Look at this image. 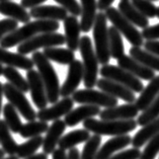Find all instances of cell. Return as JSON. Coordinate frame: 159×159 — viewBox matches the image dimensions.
I'll use <instances>...</instances> for the list:
<instances>
[{
  "label": "cell",
  "instance_id": "6da1fadb",
  "mask_svg": "<svg viewBox=\"0 0 159 159\" xmlns=\"http://www.w3.org/2000/svg\"><path fill=\"white\" fill-rule=\"evenodd\" d=\"M60 28V24L54 20H39L30 21L21 28H18L13 33L7 34L0 41V47L3 49L12 48L14 46H19L22 43L30 40L34 37L41 34L56 33Z\"/></svg>",
  "mask_w": 159,
  "mask_h": 159
},
{
  "label": "cell",
  "instance_id": "7a4b0ae2",
  "mask_svg": "<svg viewBox=\"0 0 159 159\" xmlns=\"http://www.w3.org/2000/svg\"><path fill=\"white\" fill-rule=\"evenodd\" d=\"M32 60L34 61V66H37L38 72L40 73L41 78L45 84L48 102L55 104L60 98L61 90L60 81L55 69L42 52H34L32 56Z\"/></svg>",
  "mask_w": 159,
  "mask_h": 159
},
{
  "label": "cell",
  "instance_id": "3957f363",
  "mask_svg": "<svg viewBox=\"0 0 159 159\" xmlns=\"http://www.w3.org/2000/svg\"><path fill=\"white\" fill-rule=\"evenodd\" d=\"M83 128L90 133L98 136H122L136 130L138 123L136 120L127 121H103V120L88 119L83 123Z\"/></svg>",
  "mask_w": 159,
  "mask_h": 159
},
{
  "label": "cell",
  "instance_id": "277c9868",
  "mask_svg": "<svg viewBox=\"0 0 159 159\" xmlns=\"http://www.w3.org/2000/svg\"><path fill=\"white\" fill-rule=\"evenodd\" d=\"M80 55L82 57V64L84 68L83 83L86 88H93L98 81V60L95 50L92 47V43L88 36H83L80 39L79 44Z\"/></svg>",
  "mask_w": 159,
  "mask_h": 159
},
{
  "label": "cell",
  "instance_id": "5b68a950",
  "mask_svg": "<svg viewBox=\"0 0 159 159\" xmlns=\"http://www.w3.org/2000/svg\"><path fill=\"white\" fill-rule=\"evenodd\" d=\"M107 15L103 12H98L93 25V39L95 45V54L98 63L102 66L108 65L111 60L110 40H108V28L107 25Z\"/></svg>",
  "mask_w": 159,
  "mask_h": 159
},
{
  "label": "cell",
  "instance_id": "8992f818",
  "mask_svg": "<svg viewBox=\"0 0 159 159\" xmlns=\"http://www.w3.org/2000/svg\"><path fill=\"white\" fill-rule=\"evenodd\" d=\"M106 15L107 18L112 24V26H115L120 32V34H123L133 47L141 48V46L144 45V39L142 37V33L139 32L135 28V25L131 24L120 12L119 9L115 8V7H110L106 11Z\"/></svg>",
  "mask_w": 159,
  "mask_h": 159
},
{
  "label": "cell",
  "instance_id": "52a82bcc",
  "mask_svg": "<svg viewBox=\"0 0 159 159\" xmlns=\"http://www.w3.org/2000/svg\"><path fill=\"white\" fill-rule=\"evenodd\" d=\"M99 74L102 76V78H106L108 80L115 81V82L120 83L124 85L125 87L129 88L136 93H141L144 89V85H143L142 81L137 78L130 72L124 70L123 68L119 67V66L115 65H104L99 69Z\"/></svg>",
  "mask_w": 159,
  "mask_h": 159
},
{
  "label": "cell",
  "instance_id": "ba28073f",
  "mask_svg": "<svg viewBox=\"0 0 159 159\" xmlns=\"http://www.w3.org/2000/svg\"><path fill=\"white\" fill-rule=\"evenodd\" d=\"M64 44H66L65 36L60 33L41 34L17 46V53L25 56L26 54L37 52L41 48H53Z\"/></svg>",
  "mask_w": 159,
  "mask_h": 159
},
{
  "label": "cell",
  "instance_id": "9c48e42d",
  "mask_svg": "<svg viewBox=\"0 0 159 159\" xmlns=\"http://www.w3.org/2000/svg\"><path fill=\"white\" fill-rule=\"evenodd\" d=\"M74 102L94 106L98 107L111 108L118 106L119 100L102 90H94L93 88H85L76 90L72 95Z\"/></svg>",
  "mask_w": 159,
  "mask_h": 159
},
{
  "label": "cell",
  "instance_id": "30bf717a",
  "mask_svg": "<svg viewBox=\"0 0 159 159\" xmlns=\"http://www.w3.org/2000/svg\"><path fill=\"white\" fill-rule=\"evenodd\" d=\"M3 94L7 98L11 106H13L22 117L28 122L36 121L37 112L34 111L32 104L30 103L28 98H25L24 92L19 91L9 82L3 84Z\"/></svg>",
  "mask_w": 159,
  "mask_h": 159
},
{
  "label": "cell",
  "instance_id": "8fae6325",
  "mask_svg": "<svg viewBox=\"0 0 159 159\" xmlns=\"http://www.w3.org/2000/svg\"><path fill=\"white\" fill-rule=\"evenodd\" d=\"M26 80H28L30 86V98L33 99L34 104L40 110L46 108L49 102L45 84L41 78L40 73L34 69L28 71L26 72Z\"/></svg>",
  "mask_w": 159,
  "mask_h": 159
},
{
  "label": "cell",
  "instance_id": "7c38bea8",
  "mask_svg": "<svg viewBox=\"0 0 159 159\" xmlns=\"http://www.w3.org/2000/svg\"><path fill=\"white\" fill-rule=\"evenodd\" d=\"M84 77V68L82 62L79 60H75L74 62L69 65L68 68V74L64 83L62 84L60 95L63 98H69L70 95L77 90L81 81L83 80Z\"/></svg>",
  "mask_w": 159,
  "mask_h": 159
},
{
  "label": "cell",
  "instance_id": "4fadbf2b",
  "mask_svg": "<svg viewBox=\"0 0 159 159\" xmlns=\"http://www.w3.org/2000/svg\"><path fill=\"white\" fill-rule=\"evenodd\" d=\"M73 107H74V102L72 98H65L53 104L52 107L40 110L37 112V117L42 122H54L60 120L61 117L64 116L66 117L73 110Z\"/></svg>",
  "mask_w": 159,
  "mask_h": 159
},
{
  "label": "cell",
  "instance_id": "5bb4252c",
  "mask_svg": "<svg viewBox=\"0 0 159 159\" xmlns=\"http://www.w3.org/2000/svg\"><path fill=\"white\" fill-rule=\"evenodd\" d=\"M96 86L98 87L99 90L106 92V93L110 94L117 99H122L127 103H135L136 99H137L133 91L122 84L115 82V81L106 78H100L98 79Z\"/></svg>",
  "mask_w": 159,
  "mask_h": 159
},
{
  "label": "cell",
  "instance_id": "9a60e30c",
  "mask_svg": "<svg viewBox=\"0 0 159 159\" xmlns=\"http://www.w3.org/2000/svg\"><path fill=\"white\" fill-rule=\"evenodd\" d=\"M139 110L135 103H126L111 108H104L100 111L99 118L103 121H127L138 117Z\"/></svg>",
  "mask_w": 159,
  "mask_h": 159
},
{
  "label": "cell",
  "instance_id": "2e32d148",
  "mask_svg": "<svg viewBox=\"0 0 159 159\" xmlns=\"http://www.w3.org/2000/svg\"><path fill=\"white\" fill-rule=\"evenodd\" d=\"M118 66L123 68L124 70L130 72L139 79L148 80L151 81L156 75H155V71L151 70V69L147 68L146 66L139 63L137 60L132 58L130 55H124L122 58L118 60Z\"/></svg>",
  "mask_w": 159,
  "mask_h": 159
},
{
  "label": "cell",
  "instance_id": "e0dca14e",
  "mask_svg": "<svg viewBox=\"0 0 159 159\" xmlns=\"http://www.w3.org/2000/svg\"><path fill=\"white\" fill-rule=\"evenodd\" d=\"M66 124L62 120H57L52 123L47 132V135L44 138V143H43V153L45 154H53L56 150L57 145L59 144L60 140L63 137V133L66 130Z\"/></svg>",
  "mask_w": 159,
  "mask_h": 159
},
{
  "label": "cell",
  "instance_id": "ac0fdd59",
  "mask_svg": "<svg viewBox=\"0 0 159 159\" xmlns=\"http://www.w3.org/2000/svg\"><path fill=\"white\" fill-rule=\"evenodd\" d=\"M30 14L36 20L44 19V20H54L58 22L61 20L64 21L68 17L67 10L64 9L62 6L55 5H41L34 7L30 9Z\"/></svg>",
  "mask_w": 159,
  "mask_h": 159
},
{
  "label": "cell",
  "instance_id": "d6986e66",
  "mask_svg": "<svg viewBox=\"0 0 159 159\" xmlns=\"http://www.w3.org/2000/svg\"><path fill=\"white\" fill-rule=\"evenodd\" d=\"M100 111H102L98 107L82 104L69 112L65 117L64 122L67 127H74L81 122L83 123L88 119H93L96 116H99Z\"/></svg>",
  "mask_w": 159,
  "mask_h": 159
},
{
  "label": "cell",
  "instance_id": "ffe728a7",
  "mask_svg": "<svg viewBox=\"0 0 159 159\" xmlns=\"http://www.w3.org/2000/svg\"><path fill=\"white\" fill-rule=\"evenodd\" d=\"M132 139L130 135H122L112 137L108 141H107L99 148L98 153L95 159H110L114 156V154L118 151L126 148L130 144H132Z\"/></svg>",
  "mask_w": 159,
  "mask_h": 159
},
{
  "label": "cell",
  "instance_id": "44dd1931",
  "mask_svg": "<svg viewBox=\"0 0 159 159\" xmlns=\"http://www.w3.org/2000/svg\"><path fill=\"white\" fill-rule=\"evenodd\" d=\"M0 64H5L8 67H13L15 69L18 68L26 71L33 70L34 66V61L30 58L18 53L9 52L1 47H0Z\"/></svg>",
  "mask_w": 159,
  "mask_h": 159
},
{
  "label": "cell",
  "instance_id": "7402d4cb",
  "mask_svg": "<svg viewBox=\"0 0 159 159\" xmlns=\"http://www.w3.org/2000/svg\"><path fill=\"white\" fill-rule=\"evenodd\" d=\"M64 30H65V39L66 45L69 50L75 52L79 49L80 44V22L77 17L73 15H69L64 20Z\"/></svg>",
  "mask_w": 159,
  "mask_h": 159
},
{
  "label": "cell",
  "instance_id": "603a6c76",
  "mask_svg": "<svg viewBox=\"0 0 159 159\" xmlns=\"http://www.w3.org/2000/svg\"><path fill=\"white\" fill-rule=\"evenodd\" d=\"M118 9L134 25L139 26L143 30L149 26V19L139 12L129 0H121L118 5Z\"/></svg>",
  "mask_w": 159,
  "mask_h": 159
},
{
  "label": "cell",
  "instance_id": "cb8c5ba5",
  "mask_svg": "<svg viewBox=\"0 0 159 159\" xmlns=\"http://www.w3.org/2000/svg\"><path fill=\"white\" fill-rule=\"evenodd\" d=\"M159 95V75H156L154 78L149 81L148 85L144 87L143 91L139 95V98L136 99L135 106L137 107L139 111H144L155 98Z\"/></svg>",
  "mask_w": 159,
  "mask_h": 159
},
{
  "label": "cell",
  "instance_id": "d4e9b609",
  "mask_svg": "<svg viewBox=\"0 0 159 159\" xmlns=\"http://www.w3.org/2000/svg\"><path fill=\"white\" fill-rule=\"evenodd\" d=\"M0 13L22 24H29L32 17L25 7L12 1L0 2Z\"/></svg>",
  "mask_w": 159,
  "mask_h": 159
},
{
  "label": "cell",
  "instance_id": "484cf974",
  "mask_svg": "<svg viewBox=\"0 0 159 159\" xmlns=\"http://www.w3.org/2000/svg\"><path fill=\"white\" fill-rule=\"evenodd\" d=\"M80 1H81V20H80L81 32L88 33L93 28L96 18L98 1L96 0H80Z\"/></svg>",
  "mask_w": 159,
  "mask_h": 159
},
{
  "label": "cell",
  "instance_id": "4316f807",
  "mask_svg": "<svg viewBox=\"0 0 159 159\" xmlns=\"http://www.w3.org/2000/svg\"><path fill=\"white\" fill-rule=\"evenodd\" d=\"M159 134V118L155 121L147 124L146 126L142 127L132 139V146L134 148H141L146 143H148L151 139Z\"/></svg>",
  "mask_w": 159,
  "mask_h": 159
},
{
  "label": "cell",
  "instance_id": "83f0119b",
  "mask_svg": "<svg viewBox=\"0 0 159 159\" xmlns=\"http://www.w3.org/2000/svg\"><path fill=\"white\" fill-rule=\"evenodd\" d=\"M90 132L85 129H78L75 131H71L64 135L60 140L58 147L62 150H71L75 148L76 145L81 143H86L90 139Z\"/></svg>",
  "mask_w": 159,
  "mask_h": 159
},
{
  "label": "cell",
  "instance_id": "f1b7e54d",
  "mask_svg": "<svg viewBox=\"0 0 159 159\" xmlns=\"http://www.w3.org/2000/svg\"><path fill=\"white\" fill-rule=\"evenodd\" d=\"M43 54L49 61H54L61 65H70L75 61V54L69 49L64 48H46Z\"/></svg>",
  "mask_w": 159,
  "mask_h": 159
},
{
  "label": "cell",
  "instance_id": "f546056e",
  "mask_svg": "<svg viewBox=\"0 0 159 159\" xmlns=\"http://www.w3.org/2000/svg\"><path fill=\"white\" fill-rule=\"evenodd\" d=\"M129 54L132 58L137 60L139 63L146 66L147 68L159 72V56L154 55V54L139 47H132L129 51Z\"/></svg>",
  "mask_w": 159,
  "mask_h": 159
},
{
  "label": "cell",
  "instance_id": "4dcf8cb0",
  "mask_svg": "<svg viewBox=\"0 0 159 159\" xmlns=\"http://www.w3.org/2000/svg\"><path fill=\"white\" fill-rule=\"evenodd\" d=\"M0 144L3 151L11 156L17 152L18 145L11 135V131L6 125L4 120H0Z\"/></svg>",
  "mask_w": 159,
  "mask_h": 159
},
{
  "label": "cell",
  "instance_id": "1f68e13d",
  "mask_svg": "<svg viewBox=\"0 0 159 159\" xmlns=\"http://www.w3.org/2000/svg\"><path fill=\"white\" fill-rule=\"evenodd\" d=\"M108 40H110L111 57L119 60L125 55V47H124L122 34L112 25L108 28Z\"/></svg>",
  "mask_w": 159,
  "mask_h": 159
},
{
  "label": "cell",
  "instance_id": "d6a6232c",
  "mask_svg": "<svg viewBox=\"0 0 159 159\" xmlns=\"http://www.w3.org/2000/svg\"><path fill=\"white\" fill-rule=\"evenodd\" d=\"M3 76L5 77V79L8 81L12 86L18 89L19 91L24 92V93H26V92L30 91L28 80H25V78H24V76H22L15 68L6 66L4 68V70H3Z\"/></svg>",
  "mask_w": 159,
  "mask_h": 159
},
{
  "label": "cell",
  "instance_id": "836d02e7",
  "mask_svg": "<svg viewBox=\"0 0 159 159\" xmlns=\"http://www.w3.org/2000/svg\"><path fill=\"white\" fill-rule=\"evenodd\" d=\"M43 143H44V138L42 136L30 138L29 141L18 145L16 156L18 158H24V159L34 156V155H36L37 151L41 147H43Z\"/></svg>",
  "mask_w": 159,
  "mask_h": 159
},
{
  "label": "cell",
  "instance_id": "e575fe53",
  "mask_svg": "<svg viewBox=\"0 0 159 159\" xmlns=\"http://www.w3.org/2000/svg\"><path fill=\"white\" fill-rule=\"evenodd\" d=\"M2 111H3V116H4V121L6 123V125L8 126L11 133L19 134L24 124L21 123V120L17 111L15 110L13 106H11L8 102L4 106Z\"/></svg>",
  "mask_w": 159,
  "mask_h": 159
},
{
  "label": "cell",
  "instance_id": "d590c367",
  "mask_svg": "<svg viewBox=\"0 0 159 159\" xmlns=\"http://www.w3.org/2000/svg\"><path fill=\"white\" fill-rule=\"evenodd\" d=\"M49 128L50 127L47 122H28L22 126L20 132H19V135L25 139H30L34 137H38V136H42L43 133H47Z\"/></svg>",
  "mask_w": 159,
  "mask_h": 159
},
{
  "label": "cell",
  "instance_id": "8d00e7d4",
  "mask_svg": "<svg viewBox=\"0 0 159 159\" xmlns=\"http://www.w3.org/2000/svg\"><path fill=\"white\" fill-rule=\"evenodd\" d=\"M158 118H159V95L144 111L141 112V115L137 119V123L139 126L144 127L147 124L155 121Z\"/></svg>",
  "mask_w": 159,
  "mask_h": 159
},
{
  "label": "cell",
  "instance_id": "74e56055",
  "mask_svg": "<svg viewBox=\"0 0 159 159\" xmlns=\"http://www.w3.org/2000/svg\"><path fill=\"white\" fill-rule=\"evenodd\" d=\"M100 144H102V136H91L90 139L85 143L82 152L80 154V159H95Z\"/></svg>",
  "mask_w": 159,
  "mask_h": 159
},
{
  "label": "cell",
  "instance_id": "f35d334b",
  "mask_svg": "<svg viewBox=\"0 0 159 159\" xmlns=\"http://www.w3.org/2000/svg\"><path fill=\"white\" fill-rule=\"evenodd\" d=\"M131 2L135 8L147 18H153L157 15V7L149 0H131Z\"/></svg>",
  "mask_w": 159,
  "mask_h": 159
},
{
  "label": "cell",
  "instance_id": "ab89813d",
  "mask_svg": "<svg viewBox=\"0 0 159 159\" xmlns=\"http://www.w3.org/2000/svg\"><path fill=\"white\" fill-rule=\"evenodd\" d=\"M159 153V134L147 143L140 159H155Z\"/></svg>",
  "mask_w": 159,
  "mask_h": 159
},
{
  "label": "cell",
  "instance_id": "60d3db41",
  "mask_svg": "<svg viewBox=\"0 0 159 159\" xmlns=\"http://www.w3.org/2000/svg\"><path fill=\"white\" fill-rule=\"evenodd\" d=\"M18 29V24L16 20L11 18H5L0 20V41L7 34L13 33Z\"/></svg>",
  "mask_w": 159,
  "mask_h": 159
},
{
  "label": "cell",
  "instance_id": "b9f144b4",
  "mask_svg": "<svg viewBox=\"0 0 159 159\" xmlns=\"http://www.w3.org/2000/svg\"><path fill=\"white\" fill-rule=\"evenodd\" d=\"M58 4H60L64 9L67 10V12H70L73 16H79L81 15V6L77 0H54Z\"/></svg>",
  "mask_w": 159,
  "mask_h": 159
},
{
  "label": "cell",
  "instance_id": "7bdbcfd3",
  "mask_svg": "<svg viewBox=\"0 0 159 159\" xmlns=\"http://www.w3.org/2000/svg\"><path fill=\"white\" fill-rule=\"evenodd\" d=\"M142 152L138 148L126 149L118 154H115L110 159H140Z\"/></svg>",
  "mask_w": 159,
  "mask_h": 159
},
{
  "label": "cell",
  "instance_id": "ee69618b",
  "mask_svg": "<svg viewBox=\"0 0 159 159\" xmlns=\"http://www.w3.org/2000/svg\"><path fill=\"white\" fill-rule=\"evenodd\" d=\"M142 37L147 41H158L159 40V24L152 26H148L142 30Z\"/></svg>",
  "mask_w": 159,
  "mask_h": 159
},
{
  "label": "cell",
  "instance_id": "f6af8a7d",
  "mask_svg": "<svg viewBox=\"0 0 159 159\" xmlns=\"http://www.w3.org/2000/svg\"><path fill=\"white\" fill-rule=\"evenodd\" d=\"M144 48L146 51L159 56V41H146L144 43Z\"/></svg>",
  "mask_w": 159,
  "mask_h": 159
},
{
  "label": "cell",
  "instance_id": "bcb514c9",
  "mask_svg": "<svg viewBox=\"0 0 159 159\" xmlns=\"http://www.w3.org/2000/svg\"><path fill=\"white\" fill-rule=\"evenodd\" d=\"M47 0H21L20 5L25 8H34V7L41 6L42 3H44Z\"/></svg>",
  "mask_w": 159,
  "mask_h": 159
},
{
  "label": "cell",
  "instance_id": "7dc6e473",
  "mask_svg": "<svg viewBox=\"0 0 159 159\" xmlns=\"http://www.w3.org/2000/svg\"><path fill=\"white\" fill-rule=\"evenodd\" d=\"M115 0H98V8L100 12L102 11H107L111 7Z\"/></svg>",
  "mask_w": 159,
  "mask_h": 159
},
{
  "label": "cell",
  "instance_id": "c3c4849f",
  "mask_svg": "<svg viewBox=\"0 0 159 159\" xmlns=\"http://www.w3.org/2000/svg\"><path fill=\"white\" fill-rule=\"evenodd\" d=\"M52 158L53 159H68V154H66L64 150L58 148L53 152Z\"/></svg>",
  "mask_w": 159,
  "mask_h": 159
},
{
  "label": "cell",
  "instance_id": "681fc988",
  "mask_svg": "<svg viewBox=\"0 0 159 159\" xmlns=\"http://www.w3.org/2000/svg\"><path fill=\"white\" fill-rule=\"evenodd\" d=\"M68 159H80V153L77 148H73L68 151Z\"/></svg>",
  "mask_w": 159,
  "mask_h": 159
},
{
  "label": "cell",
  "instance_id": "f907efd6",
  "mask_svg": "<svg viewBox=\"0 0 159 159\" xmlns=\"http://www.w3.org/2000/svg\"><path fill=\"white\" fill-rule=\"evenodd\" d=\"M26 159H48V155L45 153H39V154L34 155V156L30 157V158H26Z\"/></svg>",
  "mask_w": 159,
  "mask_h": 159
},
{
  "label": "cell",
  "instance_id": "816d5d0a",
  "mask_svg": "<svg viewBox=\"0 0 159 159\" xmlns=\"http://www.w3.org/2000/svg\"><path fill=\"white\" fill-rule=\"evenodd\" d=\"M2 96H3V84L0 82V114H1V106H2Z\"/></svg>",
  "mask_w": 159,
  "mask_h": 159
},
{
  "label": "cell",
  "instance_id": "f5cc1de1",
  "mask_svg": "<svg viewBox=\"0 0 159 159\" xmlns=\"http://www.w3.org/2000/svg\"><path fill=\"white\" fill-rule=\"evenodd\" d=\"M5 158V152L3 151V149H0V159Z\"/></svg>",
  "mask_w": 159,
  "mask_h": 159
},
{
  "label": "cell",
  "instance_id": "db71d44e",
  "mask_svg": "<svg viewBox=\"0 0 159 159\" xmlns=\"http://www.w3.org/2000/svg\"><path fill=\"white\" fill-rule=\"evenodd\" d=\"M3 159H19L16 155H11V156H8V157H5V158H3Z\"/></svg>",
  "mask_w": 159,
  "mask_h": 159
},
{
  "label": "cell",
  "instance_id": "11a10c76",
  "mask_svg": "<svg viewBox=\"0 0 159 159\" xmlns=\"http://www.w3.org/2000/svg\"><path fill=\"white\" fill-rule=\"evenodd\" d=\"M3 70H4V67L2 66V64H0V76L3 75Z\"/></svg>",
  "mask_w": 159,
  "mask_h": 159
},
{
  "label": "cell",
  "instance_id": "9f6ffc18",
  "mask_svg": "<svg viewBox=\"0 0 159 159\" xmlns=\"http://www.w3.org/2000/svg\"><path fill=\"white\" fill-rule=\"evenodd\" d=\"M156 16H157V17L159 18V6L157 7V15H156Z\"/></svg>",
  "mask_w": 159,
  "mask_h": 159
},
{
  "label": "cell",
  "instance_id": "6f0895ef",
  "mask_svg": "<svg viewBox=\"0 0 159 159\" xmlns=\"http://www.w3.org/2000/svg\"><path fill=\"white\" fill-rule=\"evenodd\" d=\"M2 1H10V0H0V2H2Z\"/></svg>",
  "mask_w": 159,
  "mask_h": 159
},
{
  "label": "cell",
  "instance_id": "680465c9",
  "mask_svg": "<svg viewBox=\"0 0 159 159\" xmlns=\"http://www.w3.org/2000/svg\"><path fill=\"white\" fill-rule=\"evenodd\" d=\"M149 1H151V2H152V1H158V0H149Z\"/></svg>",
  "mask_w": 159,
  "mask_h": 159
}]
</instances>
